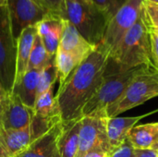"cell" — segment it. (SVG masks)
I'll use <instances>...</instances> for the list:
<instances>
[{
    "mask_svg": "<svg viewBox=\"0 0 158 157\" xmlns=\"http://www.w3.org/2000/svg\"><path fill=\"white\" fill-rule=\"evenodd\" d=\"M108 54L99 46L73 70L58 87L56 99L62 123L82 118V109L99 89Z\"/></svg>",
    "mask_w": 158,
    "mask_h": 157,
    "instance_id": "6da1fadb",
    "label": "cell"
},
{
    "mask_svg": "<svg viewBox=\"0 0 158 157\" xmlns=\"http://www.w3.org/2000/svg\"><path fill=\"white\" fill-rule=\"evenodd\" d=\"M141 65L155 67L149 29L142 14L137 22L126 33L114 54L108 56L106 71L119 72Z\"/></svg>",
    "mask_w": 158,
    "mask_h": 157,
    "instance_id": "7a4b0ae2",
    "label": "cell"
},
{
    "mask_svg": "<svg viewBox=\"0 0 158 157\" xmlns=\"http://www.w3.org/2000/svg\"><path fill=\"white\" fill-rule=\"evenodd\" d=\"M154 68L148 65H141L119 72H106L105 69L104 79L99 89L82 109V118H106V108L125 93L131 82L138 76Z\"/></svg>",
    "mask_w": 158,
    "mask_h": 157,
    "instance_id": "3957f363",
    "label": "cell"
},
{
    "mask_svg": "<svg viewBox=\"0 0 158 157\" xmlns=\"http://www.w3.org/2000/svg\"><path fill=\"white\" fill-rule=\"evenodd\" d=\"M65 19L71 22L80 33L94 46L104 37L108 19L94 4L85 0H65Z\"/></svg>",
    "mask_w": 158,
    "mask_h": 157,
    "instance_id": "277c9868",
    "label": "cell"
},
{
    "mask_svg": "<svg viewBox=\"0 0 158 157\" xmlns=\"http://www.w3.org/2000/svg\"><path fill=\"white\" fill-rule=\"evenodd\" d=\"M158 96V70L154 68L138 76L125 93L106 110V118H116L129 109Z\"/></svg>",
    "mask_w": 158,
    "mask_h": 157,
    "instance_id": "5b68a950",
    "label": "cell"
},
{
    "mask_svg": "<svg viewBox=\"0 0 158 157\" xmlns=\"http://www.w3.org/2000/svg\"><path fill=\"white\" fill-rule=\"evenodd\" d=\"M17 69V41L13 36L6 6L0 7V84L11 93Z\"/></svg>",
    "mask_w": 158,
    "mask_h": 157,
    "instance_id": "8992f818",
    "label": "cell"
},
{
    "mask_svg": "<svg viewBox=\"0 0 158 157\" xmlns=\"http://www.w3.org/2000/svg\"><path fill=\"white\" fill-rule=\"evenodd\" d=\"M143 0H128L108 21L102 42L98 45L111 56L126 33L137 22L141 15Z\"/></svg>",
    "mask_w": 158,
    "mask_h": 157,
    "instance_id": "52a82bcc",
    "label": "cell"
},
{
    "mask_svg": "<svg viewBox=\"0 0 158 157\" xmlns=\"http://www.w3.org/2000/svg\"><path fill=\"white\" fill-rule=\"evenodd\" d=\"M6 8L16 41L24 29L37 25L51 14L39 0H7Z\"/></svg>",
    "mask_w": 158,
    "mask_h": 157,
    "instance_id": "ba28073f",
    "label": "cell"
},
{
    "mask_svg": "<svg viewBox=\"0 0 158 157\" xmlns=\"http://www.w3.org/2000/svg\"><path fill=\"white\" fill-rule=\"evenodd\" d=\"M106 118L83 117L81 118L79 148L76 157H83L94 148H102L110 153L106 134Z\"/></svg>",
    "mask_w": 158,
    "mask_h": 157,
    "instance_id": "9c48e42d",
    "label": "cell"
},
{
    "mask_svg": "<svg viewBox=\"0 0 158 157\" xmlns=\"http://www.w3.org/2000/svg\"><path fill=\"white\" fill-rule=\"evenodd\" d=\"M34 115L19 96L13 93H6L0 102V130H20L31 124Z\"/></svg>",
    "mask_w": 158,
    "mask_h": 157,
    "instance_id": "30bf717a",
    "label": "cell"
},
{
    "mask_svg": "<svg viewBox=\"0 0 158 157\" xmlns=\"http://www.w3.org/2000/svg\"><path fill=\"white\" fill-rule=\"evenodd\" d=\"M62 130L63 123L59 122L14 157H60L58 142Z\"/></svg>",
    "mask_w": 158,
    "mask_h": 157,
    "instance_id": "8fae6325",
    "label": "cell"
},
{
    "mask_svg": "<svg viewBox=\"0 0 158 157\" xmlns=\"http://www.w3.org/2000/svg\"><path fill=\"white\" fill-rule=\"evenodd\" d=\"M59 48L75 56L81 63L96 48L91 44L68 19H63Z\"/></svg>",
    "mask_w": 158,
    "mask_h": 157,
    "instance_id": "7c38bea8",
    "label": "cell"
},
{
    "mask_svg": "<svg viewBox=\"0 0 158 157\" xmlns=\"http://www.w3.org/2000/svg\"><path fill=\"white\" fill-rule=\"evenodd\" d=\"M36 26L37 34L51 56H55L59 46L61 38L63 19L55 14H49Z\"/></svg>",
    "mask_w": 158,
    "mask_h": 157,
    "instance_id": "4fadbf2b",
    "label": "cell"
},
{
    "mask_svg": "<svg viewBox=\"0 0 158 157\" xmlns=\"http://www.w3.org/2000/svg\"><path fill=\"white\" fill-rule=\"evenodd\" d=\"M144 116L133 118H106V134L110 150H114L124 143L129 132L134 125ZM110 151V152H111Z\"/></svg>",
    "mask_w": 158,
    "mask_h": 157,
    "instance_id": "5bb4252c",
    "label": "cell"
},
{
    "mask_svg": "<svg viewBox=\"0 0 158 157\" xmlns=\"http://www.w3.org/2000/svg\"><path fill=\"white\" fill-rule=\"evenodd\" d=\"M36 34V26H30L21 31L17 40V69L15 82L19 81L28 69L30 55Z\"/></svg>",
    "mask_w": 158,
    "mask_h": 157,
    "instance_id": "9a60e30c",
    "label": "cell"
},
{
    "mask_svg": "<svg viewBox=\"0 0 158 157\" xmlns=\"http://www.w3.org/2000/svg\"><path fill=\"white\" fill-rule=\"evenodd\" d=\"M41 69H29L21 79L14 83L12 93L17 94L21 102L33 110L37 98V84Z\"/></svg>",
    "mask_w": 158,
    "mask_h": 157,
    "instance_id": "2e32d148",
    "label": "cell"
},
{
    "mask_svg": "<svg viewBox=\"0 0 158 157\" xmlns=\"http://www.w3.org/2000/svg\"><path fill=\"white\" fill-rule=\"evenodd\" d=\"M3 146L8 157H14L27 148L34 140L30 125L24 129L0 130Z\"/></svg>",
    "mask_w": 158,
    "mask_h": 157,
    "instance_id": "e0dca14e",
    "label": "cell"
},
{
    "mask_svg": "<svg viewBox=\"0 0 158 157\" xmlns=\"http://www.w3.org/2000/svg\"><path fill=\"white\" fill-rule=\"evenodd\" d=\"M81 118L63 123V130L58 142L60 157H76L79 148V136Z\"/></svg>",
    "mask_w": 158,
    "mask_h": 157,
    "instance_id": "ac0fdd59",
    "label": "cell"
},
{
    "mask_svg": "<svg viewBox=\"0 0 158 157\" xmlns=\"http://www.w3.org/2000/svg\"><path fill=\"white\" fill-rule=\"evenodd\" d=\"M128 139L135 149H152L158 143V123H149L133 127Z\"/></svg>",
    "mask_w": 158,
    "mask_h": 157,
    "instance_id": "d6986e66",
    "label": "cell"
},
{
    "mask_svg": "<svg viewBox=\"0 0 158 157\" xmlns=\"http://www.w3.org/2000/svg\"><path fill=\"white\" fill-rule=\"evenodd\" d=\"M80 64L81 62L75 56L58 47L55 56V66L57 72L59 86L66 81L69 76Z\"/></svg>",
    "mask_w": 158,
    "mask_h": 157,
    "instance_id": "ffe728a7",
    "label": "cell"
},
{
    "mask_svg": "<svg viewBox=\"0 0 158 157\" xmlns=\"http://www.w3.org/2000/svg\"><path fill=\"white\" fill-rule=\"evenodd\" d=\"M54 86L36 98L33 107L34 115L44 118H55L60 116L56 95H54L53 92Z\"/></svg>",
    "mask_w": 158,
    "mask_h": 157,
    "instance_id": "44dd1931",
    "label": "cell"
},
{
    "mask_svg": "<svg viewBox=\"0 0 158 157\" xmlns=\"http://www.w3.org/2000/svg\"><path fill=\"white\" fill-rule=\"evenodd\" d=\"M55 60V56H49L43 42L38 34H36L30 55L28 69H42Z\"/></svg>",
    "mask_w": 158,
    "mask_h": 157,
    "instance_id": "7402d4cb",
    "label": "cell"
},
{
    "mask_svg": "<svg viewBox=\"0 0 158 157\" xmlns=\"http://www.w3.org/2000/svg\"><path fill=\"white\" fill-rule=\"evenodd\" d=\"M57 81V72L55 66V60L49 65L40 70L38 84H37V97L55 85Z\"/></svg>",
    "mask_w": 158,
    "mask_h": 157,
    "instance_id": "603a6c76",
    "label": "cell"
},
{
    "mask_svg": "<svg viewBox=\"0 0 158 157\" xmlns=\"http://www.w3.org/2000/svg\"><path fill=\"white\" fill-rule=\"evenodd\" d=\"M141 14L147 26L158 31V4L143 0Z\"/></svg>",
    "mask_w": 158,
    "mask_h": 157,
    "instance_id": "cb8c5ba5",
    "label": "cell"
},
{
    "mask_svg": "<svg viewBox=\"0 0 158 157\" xmlns=\"http://www.w3.org/2000/svg\"><path fill=\"white\" fill-rule=\"evenodd\" d=\"M128 0H93V3L106 15L108 21Z\"/></svg>",
    "mask_w": 158,
    "mask_h": 157,
    "instance_id": "d4e9b609",
    "label": "cell"
},
{
    "mask_svg": "<svg viewBox=\"0 0 158 157\" xmlns=\"http://www.w3.org/2000/svg\"><path fill=\"white\" fill-rule=\"evenodd\" d=\"M39 1L48 12L57 15L62 19H65V15H66L65 0H39Z\"/></svg>",
    "mask_w": 158,
    "mask_h": 157,
    "instance_id": "484cf974",
    "label": "cell"
},
{
    "mask_svg": "<svg viewBox=\"0 0 158 157\" xmlns=\"http://www.w3.org/2000/svg\"><path fill=\"white\" fill-rule=\"evenodd\" d=\"M134 151L135 148L132 146V144L127 138V140L124 142L122 145L112 150L107 157H133Z\"/></svg>",
    "mask_w": 158,
    "mask_h": 157,
    "instance_id": "4316f807",
    "label": "cell"
},
{
    "mask_svg": "<svg viewBox=\"0 0 158 157\" xmlns=\"http://www.w3.org/2000/svg\"><path fill=\"white\" fill-rule=\"evenodd\" d=\"M148 29H149L150 42H151L153 62H154L156 68L158 70V31L152 28H149V27H148Z\"/></svg>",
    "mask_w": 158,
    "mask_h": 157,
    "instance_id": "83f0119b",
    "label": "cell"
},
{
    "mask_svg": "<svg viewBox=\"0 0 158 157\" xmlns=\"http://www.w3.org/2000/svg\"><path fill=\"white\" fill-rule=\"evenodd\" d=\"M133 157H158V152L153 149H135Z\"/></svg>",
    "mask_w": 158,
    "mask_h": 157,
    "instance_id": "f1b7e54d",
    "label": "cell"
},
{
    "mask_svg": "<svg viewBox=\"0 0 158 157\" xmlns=\"http://www.w3.org/2000/svg\"><path fill=\"white\" fill-rule=\"evenodd\" d=\"M109 153L102 148H94L85 154L83 157H107Z\"/></svg>",
    "mask_w": 158,
    "mask_h": 157,
    "instance_id": "f546056e",
    "label": "cell"
},
{
    "mask_svg": "<svg viewBox=\"0 0 158 157\" xmlns=\"http://www.w3.org/2000/svg\"><path fill=\"white\" fill-rule=\"evenodd\" d=\"M0 157H8V155H6V151H5V148L3 146V143H2V137H1V134H0Z\"/></svg>",
    "mask_w": 158,
    "mask_h": 157,
    "instance_id": "4dcf8cb0",
    "label": "cell"
},
{
    "mask_svg": "<svg viewBox=\"0 0 158 157\" xmlns=\"http://www.w3.org/2000/svg\"><path fill=\"white\" fill-rule=\"evenodd\" d=\"M6 92L4 91V89L2 88V86H1V84H0V102H1V100L3 99V97L6 95Z\"/></svg>",
    "mask_w": 158,
    "mask_h": 157,
    "instance_id": "1f68e13d",
    "label": "cell"
},
{
    "mask_svg": "<svg viewBox=\"0 0 158 157\" xmlns=\"http://www.w3.org/2000/svg\"><path fill=\"white\" fill-rule=\"evenodd\" d=\"M7 0H0V7L2 6H6Z\"/></svg>",
    "mask_w": 158,
    "mask_h": 157,
    "instance_id": "d6a6232c",
    "label": "cell"
},
{
    "mask_svg": "<svg viewBox=\"0 0 158 157\" xmlns=\"http://www.w3.org/2000/svg\"><path fill=\"white\" fill-rule=\"evenodd\" d=\"M152 149H153V150H155V151H157L158 152V143L152 147Z\"/></svg>",
    "mask_w": 158,
    "mask_h": 157,
    "instance_id": "836d02e7",
    "label": "cell"
},
{
    "mask_svg": "<svg viewBox=\"0 0 158 157\" xmlns=\"http://www.w3.org/2000/svg\"><path fill=\"white\" fill-rule=\"evenodd\" d=\"M149 2H152V3H155V4H158V0H147Z\"/></svg>",
    "mask_w": 158,
    "mask_h": 157,
    "instance_id": "e575fe53",
    "label": "cell"
},
{
    "mask_svg": "<svg viewBox=\"0 0 158 157\" xmlns=\"http://www.w3.org/2000/svg\"><path fill=\"white\" fill-rule=\"evenodd\" d=\"M86 2H89V3H93V0H85Z\"/></svg>",
    "mask_w": 158,
    "mask_h": 157,
    "instance_id": "d590c367",
    "label": "cell"
},
{
    "mask_svg": "<svg viewBox=\"0 0 158 157\" xmlns=\"http://www.w3.org/2000/svg\"><path fill=\"white\" fill-rule=\"evenodd\" d=\"M157 123H158V122H157Z\"/></svg>",
    "mask_w": 158,
    "mask_h": 157,
    "instance_id": "8d00e7d4",
    "label": "cell"
}]
</instances>
